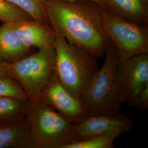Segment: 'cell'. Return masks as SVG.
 <instances>
[{
	"mask_svg": "<svg viewBox=\"0 0 148 148\" xmlns=\"http://www.w3.org/2000/svg\"><path fill=\"white\" fill-rule=\"evenodd\" d=\"M0 148H27L26 116L21 120L0 122Z\"/></svg>",
	"mask_w": 148,
	"mask_h": 148,
	"instance_id": "cell-13",
	"label": "cell"
},
{
	"mask_svg": "<svg viewBox=\"0 0 148 148\" xmlns=\"http://www.w3.org/2000/svg\"><path fill=\"white\" fill-rule=\"evenodd\" d=\"M10 24L27 47L37 48L39 49L54 46L55 33L51 25L45 24L35 20Z\"/></svg>",
	"mask_w": 148,
	"mask_h": 148,
	"instance_id": "cell-10",
	"label": "cell"
},
{
	"mask_svg": "<svg viewBox=\"0 0 148 148\" xmlns=\"http://www.w3.org/2000/svg\"><path fill=\"white\" fill-rule=\"evenodd\" d=\"M101 16L105 34L118 51L119 65L133 57L148 54V25L127 21L104 9Z\"/></svg>",
	"mask_w": 148,
	"mask_h": 148,
	"instance_id": "cell-6",
	"label": "cell"
},
{
	"mask_svg": "<svg viewBox=\"0 0 148 148\" xmlns=\"http://www.w3.org/2000/svg\"><path fill=\"white\" fill-rule=\"evenodd\" d=\"M32 101L40 102L51 107L72 124L80 121L88 115L82 101L72 95L61 84L56 71Z\"/></svg>",
	"mask_w": 148,
	"mask_h": 148,
	"instance_id": "cell-7",
	"label": "cell"
},
{
	"mask_svg": "<svg viewBox=\"0 0 148 148\" xmlns=\"http://www.w3.org/2000/svg\"><path fill=\"white\" fill-rule=\"evenodd\" d=\"M54 32L57 77L72 95L82 101L98 70L97 57L85 49L70 44L59 32Z\"/></svg>",
	"mask_w": 148,
	"mask_h": 148,
	"instance_id": "cell-2",
	"label": "cell"
},
{
	"mask_svg": "<svg viewBox=\"0 0 148 148\" xmlns=\"http://www.w3.org/2000/svg\"><path fill=\"white\" fill-rule=\"evenodd\" d=\"M56 73L54 46L39 49L14 62L6 64L5 76L14 79L34 101Z\"/></svg>",
	"mask_w": 148,
	"mask_h": 148,
	"instance_id": "cell-5",
	"label": "cell"
},
{
	"mask_svg": "<svg viewBox=\"0 0 148 148\" xmlns=\"http://www.w3.org/2000/svg\"><path fill=\"white\" fill-rule=\"evenodd\" d=\"M0 95H9L28 101L25 92L14 79L8 76L0 77Z\"/></svg>",
	"mask_w": 148,
	"mask_h": 148,
	"instance_id": "cell-18",
	"label": "cell"
},
{
	"mask_svg": "<svg viewBox=\"0 0 148 148\" xmlns=\"http://www.w3.org/2000/svg\"><path fill=\"white\" fill-rule=\"evenodd\" d=\"M27 102L12 96L0 95V122L24 119L27 114Z\"/></svg>",
	"mask_w": 148,
	"mask_h": 148,
	"instance_id": "cell-14",
	"label": "cell"
},
{
	"mask_svg": "<svg viewBox=\"0 0 148 148\" xmlns=\"http://www.w3.org/2000/svg\"><path fill=\"white\" fill-rule=\"evenodd\" d=\"M32 48L26 47L10 23L0 26V58L6 63L14 62L32 53Z\"/></svg>",
	"mask_w": 148,
	"mask_h": 148,
	"instance_id": "cell-12",
	"label": "cell"
},
{
	"mask_svg": "<svg viewBox=\"0 0 148 148\" xmlns=\"http://www.w3.org/2000/svg\"><path fill=\"white\" fill-rule=\"evenodd\" d=\"M34 20L26 12L11 5L5 0H0V21L3 23Z\"/></svg>",
	"mask_w": 148,
	"mask_h": 148,
	"instance_id": "cell-17",
	"label": "cell"
},
{
	"mask_svg": "<svg viewBox=\"0 0 148 148\" xmlns=\"http://www.w3.org/2000/svg\"><path fill=\"white\" fill-rule=\"evenodd\" d=\"M122 133L120 131H114L85 140L73 142L64 148H112L115 140Z\"/></svg>",
	"mask_w": 148,
	"mask_h": 148,
	"instance_id": "cell-16",
	"label": "cell"
},
{
	"mask_svg": "<svg viewBox=\"0 0 148 148\" xmlns=\"http://www.w3.org/2000/svg\"><path fill=\"white\" fill-rule=\"evenodd\" d=\"M65 1H81V0H65ZM86 1H90L94 2H95L96 3L98 4L103 9H104V10L106 9V5H105V3H104V0H86Z\"/></svg>",
	"mask_w": 148,
	"mask_h": 148,
	"instance_id": "cell-21",
	"label": "cell"
},
{
	"mask_svg": "<svg viewBox=\"0 0 148 148\" xmlns=\"http://www.w3.org/2000/svg\"><path fill=\"white\" fill-rule=\"evenodd\" d=\"M106 9L127 21L148 25V0H104Z\"/></svg>",
	"mask_w": 148,
	"mask_h": 148,
	"instance_id": "cell-11",
	"label": "cell"
},
{
	"mask_svg": "<svg viewBox=\"0 0 148 148\" xmlns=\"http://www.w3.org/2000/svg\"><path fill=\"white\" fill-rule=\"evenodd\" d=\"M117 86L122 103H129L148 85V54L138 55L119 65Z\"/></svg>",
	"mask_w": 148,
	"mask_h": 148,
	"instance_id": "cell-9",
	"label": "cell"
},
{
	"mask_svg": "<svg viewBox=\"0 0 148 148\" xmlns=\"http://www.w3.org/2000/svg\"><path fill=\"white\" fill-rule=\"evenodd\" d=\"M24 11L34 20L50 25L46 11V0H5Z\"/></svg>",
	"mask_w": 148,
	"mask_h": 148,
	"instance_id": "cell-15",
	"label": "cell"
},
{
	"mask_svg": "<svg viewBox=\"0 0 148 148\" xmlns=\"http://www.w3.org/2000/svg\"><path fill=\"white\" fill-rule=\"evenodd\" d=\"M27 148H64L73 142V124L51 107L27 102Z\"/></svg>",
	"mask_w": 148,
	"mask_h": 148,
	"instance_id": "cell-3",
	"label": "cell"
},
{
	"mask_svg": "<svg viewBox=\"0 0 148 148\" xmlns=\"http://www.w3.org/2000/svg\"><path fill=\"white\" fill-rule=\"evenodd\" d=\"M7 63L0 58V77L5 76V68Z\"/></svg>",
	"mask_w": 148,
	"mask_h": 148,
	"instance_id": "cell-20",
	"label": "cell"
},
{
	"mask_svg": "<svg viewBox=\"0 0 148 148\" xmlns=\"http://www.w3.org/2000/svg\"><path fill=\"white\" fill-rule=\"evenodd\" d=\"M133 107L147 109L148 106V85L134 99L128 103Z\"/></svg>",
	"mask_w": 148,
	"mask_h": 148,
	"instance_id": "cell-19",
	"label": "cell"
},
{
	"mask_svg": "<svg viewBox=\"0 0 148 148\" xmlns=\"http://www.w3.org/2000/svg\"><path fill=\"white\" fill-rule=\"evenodd\" d=\"M133 122L126 115L120 111L88 115L84 119L73 124L71 136L73 142L114 131L125 133L131 130Z\"/></svg>",
	"mask_w": 148,
	"mask_h": 148,
	"instance_id": "cell-8",
	"label": "cell"
},
{
	"mask_svg": "<svg viewBox=\"0 0 148 148\" xmlns=\"http://www.w3.org/2000/svg\"><path fill=\"white\" fill-rule=\"evenodd\" d=\"M102 9L90 1L46 0L48 18L53 30L95 57L105 54L108 41L102 25Z\"/></svg>",
	"mask_w": 148,
	"mask_h": 148,
	"instance_id": "cell-1",
	"label": "cell"
},
{
	"mask_svg": "<svg viewBox=\"0 0 148 148\" xmlns=\"http://www.w3.org/2000/svg\"><path fill=\"white\" fill-rule=\"evenodd\" d=\"M105 54L104 63L97 70L82 100L88 115L120 111L122 104L117 86L119 53L109 38Z\"/></svg>",
	"mask_w": 148,
	"mask_h": 148,
	"instance_id": "cell-4",
	"label": "cell"
}]
</instances>
